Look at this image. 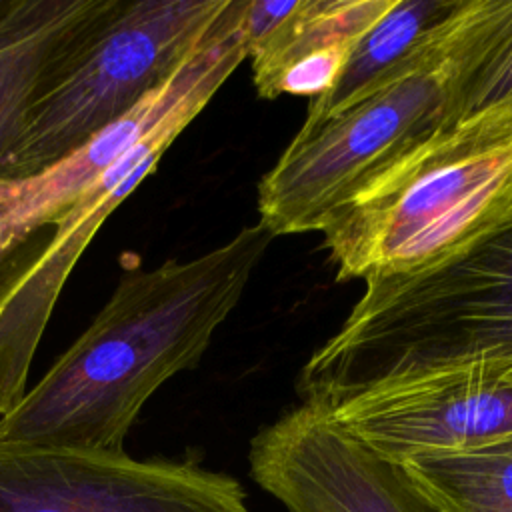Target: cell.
<instances>
[{
    "mask_svg": "<svg viewBox=\"0 0 512 512\" xmlns=\"http://www.w3.org/2000/svg\"><path fill=\"white\" fill-rule=\"evenodd\" d=\"M2 2H4V0H0V6H2Z\"/></svg>",
    "mask_w": 512,
    "mask_h": 512,
    "instance_id": "obj_17",
    "label": "cell"
},
{
    "mask_svg": "<svg viewBox=\"0 0 512 512\" xmlns=\"http://www.w3.org/2000/svg\"><path fill=\"white\" fill-rule=\"evenodd\" d=\"M510 14L512 0H470L410 70L302 126L258 182L260 224L274 236L320 232L346 202L452 128L462 80Z\"/></svg>",
    "mask_w": 512,
    "mask_h": 512,
    "instance_id": "obj_3",
    "label": "cell"
},
{
    "mask_svg": "<svg viewBox=\"0 0 512 512\" xmlns=\"http://www.w3.org/2000/svg\"><path fill=\"white\" fill-rule=\"evenodd\" d=\"M208 102V96H200L172 112L54 222L46 254L0 312V416L8 414L28 390L32 358L74 264L104 220L144 182L170 144Z\"/></svg>",
    "mask_w": 512,
    "mask_h": 512,
    "instance_id": "obj_10",
    "label": "cell"
},
{
    "mask_svg": "<svg viewBox=\"0 0 512 512\" xmlns=\"http://www.w3.org/2000/svg\"><path fill=\"white\" fill-rule=\"evenodd\" d=\"M512 208V106L442 130L324 224L336 280L412 276L450 258Z\"/></svg>",
    "mask_w": 512,
    "mask_h": 512,
    "instance_id": "obj_4",
    "label": "cell"
},
{
    "mask_svg": "<svg viewBox=\"0 0 512 512\" xmlns=\"http://www.w3.org/2000/svg\"><path fill=\"white\" fill-rule=\"evenodd\" d=\"M396 0H298L296 10L254 56L262 98L322 96L340 74L356 40Z\"/></svg>",
    "mask_w": 512,
    "mask_h": 512,
    "instance_id": "obj_12",
    "label": "cell"
},
{
    "mask_svg": "<svg viewBox=\"0 0 512 512\" xmlns=\"http://www.w3.org/2000/svg\"><path fill=\"white\" fill-rule=\"evenodd\" d=\"M0 512H248L232 476L196 462L0 444Z\"/></svg>",
    "mask_w": 512,
    "mask_h": 512,
    "instance_id": "obj_6",
    "label": "cell"
},
{
    "mask_svg": "<svg viewBox=\"0 0 512 512\" xmlns=\"http://www.w3.org/2000/svg\"><path fill=\"white\" fill-rule=\"evenodd\" d=\"M250 474L290 512H436L394 464L302 402L250 442Z\"/></svg>",
    "mask_w": 512,
    "mask_h": 512,
    "instance_id": "obj_8",
    "label": "cell"
},
{
    "mask_svg": "<svg viewBox=\"0 0 512 512\" xmlns=\"http://www.w3.org/2000/svg\"><path fill=\"white\" fill-rule=\"evenodd\" d=\"M228 0H116L32 104L2 182L30 180L166 86Z\"/></svg>",
    "mask_w": 512,
    "mask_h": 512,
    "instance_id": "obj_5",
    "label": "cell"
},
{
    "mask_svg": "<svg viewBox=\"0 0 512 512\" xmlns=\"http://www.w3.org/2000/svg\"><path fill=\"white\" fill-rule=\"evenodd\" d=\"M364 286L302 366V402L456 370L512 376V208L436 266Z\"/></svg>",
    "mask_w": 512,
    "mask_h": 512,
    "instance_id": "obj_2",
    "label": "cell"
},
{
    "mask_svg": "<svg viewBox=\"0 0 512 512\" xmlns=\"http://www.w3.org/2000/svg\"><path fill=\"white\" fill-rule=\"evenodd\" d=\"M400 466L436 512H512V436Z\"/></svg>",
    "mask_w": 512,
    "mask_h": 512,
    "instance_id": "obj_14",
    "label": "cell"
},
{
    "mask_svg": "<svg viewBox=\"0 0 512 512\" xmlns=\"http://www.w3.org/2000/svg\"><path fill=\"white\" fill-rule=\"evenodd\" d=\"M274 238L258 222L192 260L128 268L92 324L0 416V444L124 452L146 400L200 362Z\"/></svg>",
    "mask_w": 512,
    "mask_h": 512,
    "instance_id": "obj_1",
    "label": "cell"
},
{
    "mask_svg": "<svg viewBox=\"0 0 512 512\" xmlns=\"http://www.w3.org/2000/svg\"><path fill=\"white\" fill-rule=\"evenodd\" d=\"M326 406V404H324ZM378 456L404 464L512 436V376L456 370L364 388L328 406Z\"/></svg>",
    "mask_w": 512,
    "mask_h": 512,
    "instance_id": "obj_9",
    "label": "cell"
},
{
    "mask_svg": "<svg viewBox=\"0 0 512 512\" xmlns=\"http://www.w3.org/2000/svg\"><path fill=\"white\" fill-rule=\"evenodd\" d=\"M116 0H4L0 6V182L28 110Z\"/></svg>",
    "mask_w": 512,
    "mask_h": 512,
    "instance_id": "obj_11",
    "label": "cell"
},
{
    "mask_svg": "<svg viewBox=\"0 0 512 512\" xmlns=\"http://www.w3.org/2000/svg\"><path fill=\"white\" fill-rule=\"evenodd\" d=\"M240 8V0H228L194 56L166 86L142 100L122 120L42 174L22 182H0V312L16 292V284L6 270L4 250L28 234L52 226L90 184L172 112L194 98H212L238 64L246 60L238 28Z\"/></svg>",
    "mask_w": 512,
    "mask_h": 512,
    "instance_id": "obj_7",
    "label": "cell"
},
{
    "mask_svg": "<svg viewBox=\"0 0 512 512\" xmlns=\"http://www.w3.org/2000/svg\"><path fill=\"white\" fill-rule=\"evenodd\" d=\"M470 0H396L352 46L334 84L310 100L314 126L410 70L456 22Z\"/></svg>",
    "mask_w": 512,
    "mask_h": 512,
    "instance_id": "obj_13",
    "label": "cell"
},
{
    "mask_svg": "<svg viewBox=\"0 0 512 512\" xmlns=\"http://www.w3.org/2000/svg\"><path fill=\"white\" fill-rule=\"evenodd\" d=\"M298 0H244L240 10V38L246 58H254L286 22V18L296 10Z\"/></svg>",
    "mask_w": 512,
    "mask_h": 512,
    "instance_id": "obj_16",
    "label": "cell"
},
{
    "mask_svg": "<svg viewBox=\"0 0 512 512\" xmlns=\"http://www.w3.org/2000/svg\"><path fill=\"white\" fill-rule=\"evenodd\" d=\"M500 106H512V14L462 80L454 124Z\"/></svg>",
    "mask_w": 512,
    "mask_h": 512,
    "instance_id": "obj_15",
    "label": "cell"
}]
</instances>
